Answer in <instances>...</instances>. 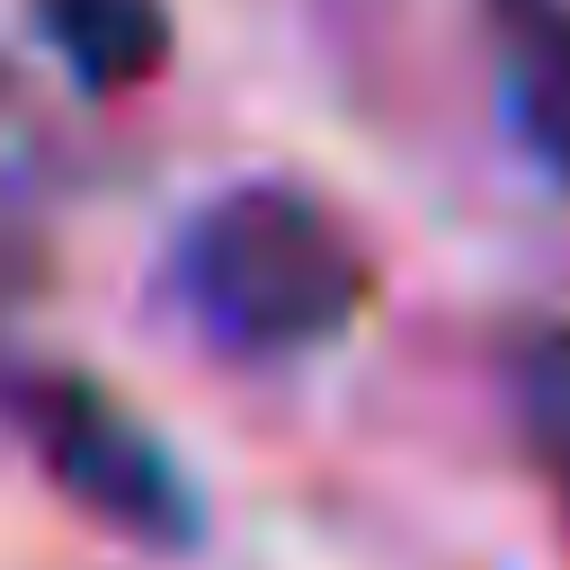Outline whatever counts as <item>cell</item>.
<instances>
[{
    "label": "cell",
    "instance_id": "cell-1",
    "mask_svg": "<svg viewBox=\"0 0 570 570\" xmlns=\"http://www.w3.org/2000/svg\"><path fill=\"white\" fill-rule=\"evenodd\" d=\"M169 294L223 356H312L365 312L374 267L321 196L285 178H240L187 214L169 249Z\"/></svg>",
    "mask_w": 570,
    "mask_h": 570
},
{
    "label": "cell",
    "instance_id": "cell-2",
    "mask_svg": "<svg viewBox=\"0 0 570 570\" xmlns=\"http://www.w3.org/2000/svg\"><path fill=\"white\" fill-rule=\"evenodd\" d=\"M27 454L45 463V481L107 534L142 543V552H187L196 543V481L178 472V454L89 374H27L9 392Z\"/></svg>",
    "mask_w": 570,
    "mask_h": 570
},
{
    "label": "cell",
    "instance_id": "cell-3",
    "mask_svg": "<svg viewBox=\"0 0 570 570\" xmlns=\"http://www.w3.org/2000/svg\"><path fill=\"white\" fill-rule=\"evenodd\" d=\"M481 36L499 62L508 134L552 187H570V0H481Z\"/></svg>",
    "mask_w": 570,
    "mask_h": 570
},
{
    "label": "cell",
    "instance_id": "cell-4",
    "mask_svg": "<svg viewBox=\"0 0 570 570\" xmlns=\"http://www.w3.org/2000/svg\"><path fill=\"white\" fill-rule=\"evenodd\" d=\"M36 36L98 98L142 89L169 62V9L160 0H36Z\"/></svg>",
    "mask_w": 570,
    "mask_h": 570
},
{
    "label": "cell",
    "instance_id": "cell-5",
    "mask_svg": "<svg viewBox=\"0 0 570 570\" xmlns=\"http://www.w3.org/2000/svg\"><path fill=\"white\" fill-rule=\"evenodd\" d=\"M499 383H508L517 445H525L534 481L552 490V508H561V525H570V321L517 330L508 356H499Z\"/></svg>",
    "mask_w": 570,
    "mask_h": 570
}]
</instances>
